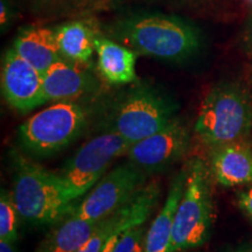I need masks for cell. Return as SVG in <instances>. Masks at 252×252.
Masks as SVG:
<instances>
[{
    "label": "cell",
    "instance_id": "19",
    "mask_svg": "<svg viewBox=\"0 0 252 252\" xmlns=\"http://www.w3.org/2000/svg\"><path fill=\"white\" fill-rule=\"evenodd\" d=\"M19 217L20 214L13 196L2 189L0 196V241L15 243L18 238Z\"/></svg>",
    "mask_w": 252,
    "mask_h": 252
},
{
    "label": "cell",
    "instance_id": "27",
    "mask_svg": "<svg viewBox=\"0 0 252 252\" xmlns=\"http://www.w3.org/2000/svg\"><path fill=\"white\" fill-rule=\"evenodd\" d=\"M225 252H235V251H231V250H228V251H225Z\"/></svg>",
    "mask_w": 252,
    "mask_h": 252
},
{
    "label": "cell",
    "instance_id": "26",
    "mask_svg": "<svg viewBox=\"0 0 252 252\" xmlns=\"http://www.w3.org/2000/svg\"><path fill=\"white\" fill-rule=\"evenodd\" d=\"M235 252H252V247H242L237 249Z\"/></svg>",
    "mask_w": 252,
    "mask_h": 252
},
{
    "label": "cell",
    "instance_id": "21",
    "mask_svg": "<svg viewBox=\"0 0 252 252\" xmlns=\"http://www.w3.org/2000/svg\"><path fill=\"white\" fill-rule=\"evenodd\" d=\"M238 206L252 219V186H249L238 194Z\"/></svg>",
    "mask_w": 252,
    "mask_h": 252
},
{
    "label": "cell",
    "instance_id": "8",
    "mask_svg": "<svg viewBox=\"0 0 252 252\" xmlns=\"http://www.w3.org/2000/svg\"><path fill=\"white\" fill-rule=\"evenodd\" d=\"M149 175L128 160L104 175L70 214L91 220L105 219L131 200L146 185Z\"/></svg>",
    "mask_w": 252,
    "mask_h": 252
},
{
    "label": "cell",
    "instance_id": "14",
    "mask_svg": "<svg viewBox=\"0 0 252 252\" xmlns=\"http://www.w3.org/2000/svg\"><path fill=\"white\" fill-rule=\"evenodd\" d=\"M187 166L173 179L165 204L147 229L144 252H168L172 239L173 222L178 204L184 194Z\"/></svg>",
    "mask_w": 252,
    "mask_h": 252
},
{
    "label": "cell",
    "instance_id": "9",
    "mask_svg": "<svg viewBox=\"0 0 252 252\" xmlns=\"http://www.w3.org/2000/svg\"><path fill=\"white\" fill-rule=\"evenodd\" d=\"M189 146L190 132L184 123L174 118L161 130L132 144L126 156L147 174H152L181 160Z\"/></svg>",
    "mask_w": 252,
    "mask_h": 252
},
{
    "label": "cell",
    "instance_id": "23",
    "mask_svg": "<svg viewBox=\"0 0 252 252\" xmlns=\"http://www.w3.org/2000/svg\"><path fill=\"white\" fill-rule=\"evenodd\" d=\"M122 232H124V231H122ZM122 232H117V234L113 235L112 237L110 238L108 242H106V244L104 245V248L102 249V251H100V252H112L113 248H115L116 243H117V241H118L119 236L122 235Z\"/></svg>",
    "mask_w": 252,
    "mask_h": 252
},
{
    "label": "cell",
    "instance_id": "5",
    "mask_svg": "<svg viewBox=\"0 0 252 252\" xmlns=\"http://www.w3.org/2000/svg\"><path fill=\"white\" fill-rule=\"evenodd\" d=\"M87 124L86 109L74 100H63L24 122L19 128V140L33 156L48 157L76 140Z\"/></svg>",
    "mask_w": 252,
    "mask_h": 252
},
{
    "label": "cell",
    "instance_id": "18",
    "mask_svg": "<svg viewBox=\"0 0 252 252\" xmlns=\"http://www.w3.org/2000/svg\"><path fill=\"white\" fill-rule=\"evenodd\" d=\"M55 36L62 59L74 63H86L96 52L93 28L82 21H71L56 28Z\"/></svg>",
    "mask_w": 252,
    "mask_h": 252
},
{
    "label": "cell",
    "instance_id": "17",
    "mask_svg": "<svg viewBox=\"0 0 252 252\" xmlns=\"http://www.w3.org/2000/svg\"><path fill=\"white\" fill-rule=\"evenodd\" d=\"M98 222L69 214L46 236L36 252H76L90 238Z\"/></svg>",
    "mask_w": 252,
    "mask_h": 252
},
{
    "label": "cell",
    "instance_id": "16",
    "mask_svg": "<svg viewBox=\"0 0 252 252\" xmlns=\"http://www.w3.org/2000/svg\"><path fill=\"white\" fill-rule=\"evenodd\" d=\"M13 49L42 74L62 59L55 31L50 28L37 27L23 31L15 39Z\"/></svg>",
    "mask_w": 252,
    "mask_h": 252
},
{
    "label": "cell",
    "instance_id": "11",
    "mask_svg": "<svg viewBox=\"0 0 252 252\" xmlns=\"http://www.w3.org/2000/svg\"><path fill=\"white\" fill-rule=\"evenodd\" d=\"M160 193L161 188L159 182L152 181L145 185L117 212L100 220L90 238L76 252H100L115 234L146 222L159 202Z\"/></svg>",
    "mask_w": 252,
    "mask_h": 252
},
{
    "label": "cell",
    "instance_id": "20",
    "mask_svg": "<svg viewBox=\"0 0 252 252\" xmlns=\"http://www.w3.org/2000/svg\"><path fill=\"white\" fill-rule=\"evenodd\" d=\"M146 234L145 223L126 229L119 236L112 252H144Z\"/></svg>",
    "mask_w": 252,
    "mask_h": 252
},
{
    "label": "cell",
    "instance_id": "22",
    "mask_svg": "<svg viewBox=\"0 0 252 252\" xmlns=\"http://www.w3.org/2000/svg\"><path fill=\"white\" fill-rule=\"evenodd\" d=\"M0 19H1V28L2 30H5L6 27L8 26L9 21L12 20V17H11V7H9L8 5V1L7 0H1V5H0Z\"/></svg>",
    "mask_w": 252,
    "mask_h": 252
},
{
    "label": "cell",
    "instance_id": "28",
    "mask_svg": "<svg viewBox=\"0 0 252 252\" xmlns=\"http://www.w3.org/2000/svg\"><path fill=\"white\" fill-rule=\"evenodd\" d=\"M251 54H252V50H251Z\"/></svg>",
    "mask_w": 252,
    "mask_h": 252
},
{
    "label": "cell",
    "instance_id": "10",
    "mask_svg": "<svg viewBox=\"0 0 252 252\" xmlns=\"http://www.w3.org/2000/svg\"><path fill=\"white\" fill-rule=\"evenodd\" d=\"M1 91L6 102L20 112L43 105V74L12 47L1 63Z\"/></svg>",
    "mask_w": 252,
    "mask_h": 252
},
{
    "label": "cell",
    "instance_id": "1",
    "mask_svg": "<svg viewBox=\"0 0 252 252\" xmlns=\"http://www.w3.org/2000/svg\"><path fill=\"white\" fill-rule=\"evenodd\" d=\"M110 34L139 55L167 62H185L201 48L198 28L189 20L159 12H140L118 19Z\"/></svg>",
    "mask_w": 252,
    "mask_h": 252
},
{
    "label": "cell",
    "instance_id": "29",
    "mask_svg": "<svg viewBox=\"0 0 252 252\" xmlns=\"http://www.w3.org/2000/svg\"><path fill=\"white\" fill-rule=\"evenodd\" d=\"M250 1H252V0H250Z\"/></svg>",
    "mask_w": 252,
    "mask_h": 252
},
{
    "label": "cell",
    "instance_id": "6",
    "mask_svg": "<svg viewBox=\"0 0 252 252\" xmlns=\"http://www.w3.org/2000/svg\"><path fill=\"white\" fill-rule=\"evenodd\" d=\"M173 100L153 86L139 84L119 100L110 128L134 144L156 133L175 118Z\"/></svg>",
    "mask_w": 252,
    "mask_h": 252
},
{
    "label": "cell",
    "instance_id": "4",
    "mask_svg": "<svg viewBox=\"0 0 252 252\" xmlns=\"http://www.w3.org/2000/svg\"><path fill=\"white\" fill-rule=\"evenodd\" d=\"M12 196L20 217L37 224L58 222L74 208L61 175L21 156L15 159Z\"/></svg>",
    "mask_w": 252,
    "mask_h": 252
},
{
    "label": "cell",
    "instance_id": "7",
    "mask_svg": "<svg viewBox=\"0 0 252 252\" xmlns=\"http://www.w3.org/2000/svg\"><path fill=\"white\" fill-rule=\"evenodd\" d=\"M131 145L111 130L87 141L68 160L60 174L64 181L69 200L74 203L89 193L113 160L127 154Z\"/></svg>",
    "mask_w": 252,
    "mask_h": 252
},
{
    "label": "cell",
    "instance_id": "12",
    "mask_svg": "<svg viewBox=\"0 0 252 252\" xmlns=\"http://www.w3.org/2000/svg\"><path fill=\"white\" fill-rule=\"evenodd\" d=\"M210 172L224 187L252 184V149L245 141L226 144L213 149Z\"/></svg>",
    "mask_w": 252,
    "mask_h": 252
},
{
    "label": "cell",
    "instance_id": "13",
    "mask_svg": "<svg viewBox=\"0 0 252 252\" xmlns=\"http://www.w3.org/2000/svg\"><path fill=\"white\" fill-rule=\"evenodd\" d=\"M94 81L76 63L60 59L43 74V100H72L91 90Z\"/></svg>",
    "mask_w": 252,
    "mask_h": 252
},
{
    "label": "cell",
    "instance_id": "15",
    "mask_svg": "<svg viewBox=\"0 0 252 252\" xmlns=\"http://www.w3.org/2000/svg\"><path fill=\"white\" fill-rule=\"evenodd\" d=\"M96 53L99 72L108 83L128 84L135 81L137 53L133 50L106 37H97Z\"/></svg>",
    "mask_w": 252,
    "mask_h": 252
},
{
    "label": "cell",
    "instance_id": "25",
    "mask_svg": "<svg viewBox=\"0 0 252 252\" xmlns=\"http://www.w3.org/2000/svg\"><path fill=\"white\" fill-rule=\"evenodd\" d=\"M0 252H17L15 251L14 243L0 241Z\"/></svg>",
    "mask_w": 252,
    "mask_h": 252
},
{
    "label": "cell",
    "instance_id": "24",
    "mask_svg": "<svg viewBox=\"0 0 252 252\" xmlns=\"http://www.w3.org/2000/svg\"><path fill=\"white\" fill-rule=\"evenodd\" d=\"M245 43H247L249 50H252V19L249 23V26L247 28V32H245Z\"/></svg>",
    "mask_w": 252,
    "mask_h": 252
},
{
    "label": "cell",
    "instance_id": "3",
    "mask_svg": "<svg viewBox=\"0 0 252 252\" xmlns=\"http://www.w3.org/2000/svg\"><path fill=\"white\" fill-rule=\"evenodd\" d=\"M252 128V106L238 86L222 83L204 97L195 122V133L210 149L243 141Z\"/></svg>",
    "mask_w": 252,
    "mask_h": 252
},
{
    "label": "cell",
    "instance_id": "2",
    "mask_svg": "<svg viewBox=\"0 0 252 252\" xmlns=\"http://www.w3.org/2000/svg\"><path fill=\"white\" fill-rule=\"evenodd\" d=\"M186 166L185 189L176 208L168 252H181L202 247L212 235V172L201 158H193Z\"/></svg>",
    "mask_w": 252,
    "mask_h": 252
}]
</instances>
